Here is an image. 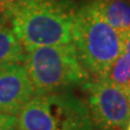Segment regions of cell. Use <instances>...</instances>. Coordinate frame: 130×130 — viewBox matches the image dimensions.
<instances>
[{
	"label": "cell",
	"instance_id": "1",
	"mask_svg": "<svg viewBox=\"0 0 130 130\" xmlns=\"http://www.w3.org/2000/svg\"><path fill=\"white\" fill-rule=\"evenodd\" d=\"M77 6L72 0H18L2 15L25 51L72 42Z\"/></svg>",
	"mask_w": 130,
	"mask_h": 130
},
{
	"label": "cell",
	"instance_id": "2",
	"mask_svg": "<svg viewBox=\"0 0 130 130\" xmlns=\"http://www.w3.org/2000/svg\"><path fill=\"white\" fill-rule=\"evenodd\" d=\"M72 44L85 70L94 79H102L123 51L119 32L102 18L91 0L76 8Z\"/></svg>",
	"mask_w": 130,
	"mask_h": 130
},
{
	"label": "cell",
	"instance_id": "3",
	"mask_svg": "<svg viewBox=\"0 0 130 130\" xmlns=\"http://www.w3.org/2000/svg\"><path fill=\"white\" fill-rule=\"evenodd\" d=\"M35 95L84 87L90 75L78 60L72 43L37 47L26 51L23 61Z\"/></svg>",
	"mask_w": 130,
	"mask_h": 130
},
{
	"label": "cell",
	"instance_id": "4",
	"mask_svg": "<svg viewBox=\"0 0 130 130\" xmlns=\"http://www.w3.org/2000/svg\"><path fill=\"white\" fill-rule=\"evenodd\" d=\"M16 130H94L88 105L71 90L34 95L16 115Z\"/></svg>",
	"mask_w": 130,
	"mask_h": 130
},
{
	"label": "cell",
	"instance_id": "5",
	"mask_svg": "<svg viewBox=\"0 0 130 130\" xmlns=\"http://www.w3.org/2000/svg\"><path fill=\"white\" fill-rule=\"evenodd\" d=\"M84 89L94 130H126L130 123L127 93L103 79H90Z\"/></svg>",
	"mask_w": 130,
	"mask_h": 130
},
{
	"label": "cell",
	"instance_id": "6",
	"mask_svg": "<svg viewBox=\"0 0 130 130\" xmlns=\"http://www.w3.org/2000/svg\"><path fill=\"white\" fill-rule=\"evenodd\" d=\"M34 95L32 84L23 64L0 68V112L16 116Z\"/></svg>",
	"mask_w": 130,
	"mask_h": 130
},
{
	"label": "cell",
	"instance_id": "7",
	"mask_svg": "<svg viewBox=\"0 0 130 130\" xmlns=\"http://www.w3.org/2000/svg\"><path fill=\"white\" fill-rule=\"evenodd\" d=\"M95 10L119 34L130 30V3L127 0H91Z\"/></svg>",
	"mask_w": 130,
	"mask_h": 130
},
{
	"label": "cell",
	"instance_id": "8",
	"mask_svg": "<svg viewBox=\"0 0 130 130\" xmlns=\"http://www.w3.org/2000/svg\"><path fill=\"white\" fill-rule=\"evenodd\" d=\"M25 50L3 15H0V68L11 64H21Z\"/></svg>",
	"mask_w": 130,
	"mask_h": 130
},
{
	"label": "cell",
	"instance_id": "9",
	"mask_svg": "<svg viewBox=\"0 0 130 130\" xmlns=\"http://www.w3.org/2000/svg\"><path fill=\"white\" fill-rule=\"evenodd\" d=\"M126 93L130 92V54L121 51L102 78Z\"/></svg>",
	"mask_w": 130,
	"mask_h": 130
},
{
	"label": "cell",
	"instance_id": "10",
	"mask_svg": "<svg viewBox=\"0 0 130 130\" xmlns=\"http://www.w3.org/2000/svg\"><path fill=\"white\" fill-rule=\"evenodd\" d=\"M16 116L7 115L0 112V130H11L15 128Z\"/></svg>",
	"mask_w": 130,
	"mask_h": 130
},
{
	"label": "cell",
	"instance_id": "11",
	"mask_svg": "<svg viewBox=\"0 0 130 130\" xmlns=\"http://www.w3.org/2000/svg\"><path fill=\"white\" fill-rule=\"evenodd\" d=\"M120 35V40H121V48L123 51L127 52L128 54H130V30L123 32Z\"/></svg>",
	"mask_w": 130,
	"mask_h": 130
},
{
	"label": "cell",
	"instance_id": "12",
	"mask_svg": "<svg viewBox=\"0 0 130 130\" xmlns=\"http://www.w3.org/2000/svg\"><path fill=\"white\" fill-rule=\"evenodd\" d=\"M8 7L9 6H8L7 3H5L2 0H0V15H2L3 13H5L6 10L8 9Z\"/></svg>",
	"mask_w": 130,
	"mask_h": 130
},
{
	"label": "cell",
	"instance_id": "13",
	"mask_svg": "<svg viewBox=\"0 0 130 130\" xmlns=\"http://www.w3.org/2000/svg\"><path fill=\"white\" fill-rule=\"evenodd\" d=\"M2 1L5 2V3H7L8 6H10L11 3H13V2H15V1H18V0H2Z\"/></svg>",
	"mask_w": 130,
	"mask_h": 130
},
{
	"label": "cell",
	"instance_id": "14",
	"mask_svg": "<svg viewBox=\"0 0 130 130\" xmlns=\"http://www.w3.org/2000/svg\"><path fill=\"white\" fill-rule=\"evenodd\" d=\"M128 100H129V108H130V92L128 93Z\"/></svg>",
	"mask_w": 130,
	"mask_h": 130
},
{
	"label": "cell",
	"instance_id": "15",
	"mask_svg": "<svg viewBox=\"0 0 130 130\" xmlns=\"http://www.w3.org/2000/svg\"><path fill=\"white\" fill-rule=\"evenodd\" d=\"M126 130H130V123L128 124V126H127V128H126Z\"/></svg>",
	"mask_w": 130,
	"mask_h": 130
},
{
	"label": "cell",
	"instance_id": "16",
	"mask_svg": "<svg viewBox=\"0 0 130 130\" xmlns=\"http://www.w3.org/2000/svg\"><path fill=\"white\" fill-rule=\"evenodd\" d=\"M11 130H16V129H15V128H13V129H11Z\"/></svg>",
	"mask_w": 130,
	"mask_h": 130
},
{
	"label": "cell",
	"instance_id": "17",
	"mask_svg": "<svg viewBox=\"0 0 130 130\" xmlns=\"http://www.w3.org/2000/svg\"><path fill=\"white\" fill-rule=\"evenodd\" d=\"M129 1H130V0H129Z\"/></svg>",
	"mask_w": 130,
	"mask_h": 130
}]
</instances>
